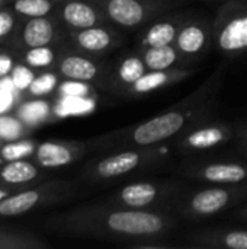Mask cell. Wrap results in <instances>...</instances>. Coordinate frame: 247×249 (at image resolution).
I'll use <instances>...</instances> for the list:
<instances>
[{
    "label": "cell",
    "instance_id": "33",
    "mask_svg": "<svg viewBox=\"0 0 247 249\" xmlns=\"http://www.w3.org/2000/svg\"><path fill=\"white\" fill-rule=\"evenodd\" d=\"M236 217L237 219H242V220H247V201L243 203V206H240L237 210H236Z\"/></svg>",
    "mask_w": 247,
    "mask_h": 249
},
{
    "label": "cell",
    "instance_id": "9",
    "mask_svg": "<svg viewBox=\"0 0 247 249\" xmlns=\"http://www.w3.org/2000/svg\"><path fill=\"white\" fill-rule=\"evenodd\" d=\"M181 178L205 184H245L247 163L237 160H189L176 168Z\"/></svg>",
    "mask_w": 247,
    "mask_h": 249
},
{
    "label": "cell",
    "instance_id": "29",
    "mask_svg": "<svg viewBox=\"0 0 247 249\" xmlns=\"http://www.w3.org/2000/svg\"><path fill=\"white\" fill-rule=\"evenodd\" d=\"M236 128V142L237 146L242 152H245L247 155V123H242L239 125L234 127Z\"/></svg>",
    "mask_w": 247,
    "mask_h": 249
},
{
    "label": "cell",
    "instance_id": "34",
    "mask_svg": "<svg viewBox=\"0 0 247 249\" xmlns=\"http://www.w3.org/2000/svg\"><path fill=\"white\" fill-rule=\"evenodd\" d=\"M12 88H15V85H13L12 80L6 79V80H1V82H0V90H9V92H10Z\"/></svg>",
    "mask_w": 247,
    "mask_h": 249
},
{
    "label": "cell",
    "instance_id": "26",
    "mask_svg": "<svg viewBox=\"0 0 247 249\" xmlns=\"http://www.w3.org/2000/svg\"><path fill=\"white\" fill-rule=\"evenodd\" d=\"M57 83V79L54 74L51 73H45L42 76H39L38 79H35L32 83H31V92L33 95H44V93H48L54 89Z\"/></svg>",
    "mask_w": 247,
    "mask_h": 249
},
{
    "label": "cell",
    "instance_id": "24",
    "mask_svg": "<svg viewBox=\"0 0 247 249\" xmlns=\"http://www.w3.org/2000/svg\"><path fill=\"white\" fill-rule=\"evenodd\" d=\"M26 60L33 67H44V66H48L52 63L54 54H52V50H49L47 45L45 47H35L26 54Z\"/></svg>",
    "mask_w": 247,
    "mask_h": 249
},
{
    "label": "cell",
    "instance_id": "28",
    "mask_svg": "<svg viewBox=\"0 0 247 249\" xmlns=\"http://www.w3.org/2000/svg\"><path fill=\"white\" fill-rule=\"evenodd\" d=\"M20 134V124L13 118H0V137L16 139Z\"/></svg>",
    "mask_w": 247,
    "mask_h": 249
},
{
    "label": "cell",
    "instance_id": "7",
    "mask_svg": "<svg viewBox=\"0 0 247 249\" xmlns=\"http://www.w3.org/2000/svg\"><path fill=\"white\" fill-rule=\"evenodd\" d=\"M175 47L181 53L185 67H195L201 63L214 47L213 18L194 10L179 29Z\"/></svg>",
    "mask_w": 247,
    "mask_h": 249
},
{
    "label": "cell",
    "instance_id": "6",
    "mask_svg": "<svg viewBox=\"0 0 247 249\" xmlns=\"http://www.w3.org/2000/svg\"><path fill=\"white\" fill-rule=\"evenodd\" d=\"M95 1L108 22L135 34L153 19L169 13L172 10L185 7L178 3L159 0H92Z\"/></svg>",
    "mask_w": 247,
    "mask_h": 249
},
{
    "label": "cell",
    "instance_id": "18",
    "mask_svg": "<svg viewBox=\"0 0 247 249\" xmlns=\"http://www.w3.org/2000/svg\"><path fill=\"white\" fill-rule=\"evenodd\" d=\"M76 153L71 147L58 143H44L38 147V160L45 168H58L71 163Z\"/></svg>",
    "mask_w": 247,
    "mask_h": 249
},
{
    "label": "cell",
    "instance_id": "2",
    "mask_svg": "<svg viewBox=\"0 0 247 249\" xmlns=\"http://www.w3.org/2000/svg\"><path fill=\"white\" fill-rule=\"evenodd\" d=\"M169 162L170 156L160 146L132 147L105 153L87 168V172L93 182L114 185L163 169Z\"/></svg>",
    "mask_w": 247,
    "mask_h": 249
},
{
    "label": "cell",
    "instance_id": "3",
    "mask_svg": "<svg viewBox=\"0 0 247 249\" xmlns=\"http://www.w3.org/2000/svg\"><path fill=\"white\" fill-rule=\"evenodd\" d=\"M188 188L191 184L185 178H135L116 188L105 203L124 209L172 213L176 201Z\"/></svg>",
    "mask_w": 247,
    "mask_h": 249
},
{
    "label": "cell",
    "instance_id": "20",
    "mask_svg": "<svg viewBox=\"0 0 247 249\" xmlns=\"http://www.w3.org/2000/svg\"><path fill=\"white\" fill-rule=\"evenodd\" d=\"M39 200V194L36 191H26L23 194L6 198L0 203V214L3 216H16L31 210Z\"/></svg>",
    "mask_w": 247,
    "mask_h": 249
},
{
    "label": "cell",
    "instance_id": "31",
    "mask_svg": "<svg viewBox=\"0 0 247 249\" xmlns=\"http://www.w3.org/2000/svg\"><path fill=\"white\" fill-rule=\"evenodd\" d=\"M12 102H13L12 93L9 90H0V112L9 109Z\"/></svg>",
    "mask_w": 247,
    "mask_h": 249
},
{
    "label": "cell",
    "instance_id": "14",
    "mask_svg": "<svg viewBox=\"0 0 247 249\" xmlns=\"http://www.w3.org/2000/svg\"><path fill=\"white\" fill-rule=\"evenodd\" d=\"M146 71L147 67L141 54L135 48L125 50L112 60L111 74L105 90H108L114 98H119V95L135 83Z\"/></svg>",
    "mask_w": 247,
    "mask_h": 249
},
{
    "label": "cell",
    "instance_id": "23",
    "mask_svg": "<svg viewBox=\"0 0 247 249\" xmlns=\"http://www.w3.org/2000/svg\"><path fill=\"white\" fill-rule=\"evenodd\" d=\"M48 112V105L45 102L41 101H35L31 104H26L22 109H20V117L22 120L28 121V123H36L39 120H42Z\"/></svg>",
    "mask_w": 247,
    "mask_h": 249
},
{
    "label": "cell",
    "instance_id": "5",
    "mask_svg": "<svg viewBox=\"0 0 247 249\" xmlns=\"http://www.w3.org/2000/svg\"><path fill=\"white\" fill-rule=\"evenodd\" d=\"M214 48L233 60L247 55V1L226 0L213 16Z\"/></svg>",
    "mask_w": 247,
    "mask_h": 249
},
{
    "label": "cell",
    "instance_id": "22",
    "mask_svg": "<svg viewBox=\"0 0 247 249\" xmlns=\"http://www.w3.org/2000/svg\"><path fill=\"white\" fill-rule=\"evenodd\" d=\"M52 4L49 0H17L15 3V9L19 13H23L26 16H45L51 10Z\"/></svg>",
    "mask_w": 247,
    "mask_h": 249
},
{
    "label": "cell",
    "instance_id": "35",
    "mask_svg": "<svg viewBox=\"0 0 247 249\" xmlns=\"http://www.w3.org/2000/svg\"><path fill=\"white\" fill-rule=\"evenodd\" d=\"M159 1H170V3H178V4H182V6H186L189 1L192 0H159Z\"/></svg>",
    "mask_w": 247,
    "mask_h": 249
},
{
    "label": "cell",
    "instance_id": "21",
    "mask_svg": "<svg viewBox=\"0 0 247 249\" xmlns=\"http://www.w3.org/2000/svg\"><path fill=\"white\" fill-rule=\"evenodd\" d=\"M36 177V168L28 162H20V160H12L3 171H1V178L6 182L12 184H19V182H28Z\"/></svg>",
    "mask_w": 247,
    "mask_h": 249
},
{
    "label": "cell",
    "instance_id": "19",
    "mask_svg": "<svg viewBox=\"0 0 247 249\" xmlns=\"http://www.w3.org/2000/svg\"><path fill=\"white\" fill-rule=\"evenodd\" d=\"M23 38L31 48L45 47L54 38V26L44 16L33 18L26 23L23 31Z\"/></svg>",
    "mask_w": 247,
    "mask_h": 249
},
{
    "label": "cell",
    "instance_id": "27",
    "mask_svg": "<svg viewBox=\"0 0 247 249\" xmlns=\"http://www.w3.org/2000/svg\"><path fill=\"white\" fill-rule=\"evenodd\" d=\"M12 82H13L15 88L26 89L33 82V73L23 66H17L12 73Z\"/></svg>",
    "mask_w": 247,
    "mask_h": 249
},
{
    "label": "cell",
    "instance_id": "25",
    "mask_svg": "<svg viewBox=\"0 0 247 249\" xmlns=\"http://www.w3.org/2000/svg\"><path fill=\"white\" fill-rule=\"evenodd\" d=\"M33 150V146L28 142L7 144L1 149V156L7 160H19L23 156H28Z\"/></svg>",
    "mask_w": 247,
    "mask_h": 249
},
{
    "label": "cell",
    "instance_id": "13",
    "mask_svg": "<svg viewBox=\"0 0 247 249\" xmlns=\"http://www.w3.org/2000/svg\"><path fill=\"white\" fill-rule=\"evenodd\" d=\"M181 247L201 249H247V229H194L183 235V242Z\"/></svg>",
    "mask_w": 247,
    "mask_h": 249
},
{
    "label": "cell",
    "instance_id": "10",
    "mask_svg": "<svg viewBox=\"0 0 247 249\" xmlns=\"http://www.w3.org/2000/svg\"><path fill=\"white\" fill-rule=\"evenodd\" d=\"M192 12L194 10H185L181 7L153 19L151 22H148L146 26H143L140 31L134 34L135 35L134 48L137 51H141L151 47H163V45L175 44L179 29L189 19Z\"/></svg>",
    "mask_w": 247,
    "mask_h": 249
},
{
    "label": "cell",
    "instance_id": "37",
    "mask_svg": "<svg viewBox=\"0 0 247 249\" xmlns=\"http://www.w3.org/2000/svg\"><path fill=\"white\" fill-rule=\"evenodd\" d=\"M4 197H6V193H4V191H1V190H0V201H1V200H3V198H4Z\"/></svg>",
    "mask_w": 247,
    "mask_h": 249
},
{
    "label": "cell",
    "instance_id": "38",
    "mask_svg": "<svg viewBox=\"0 0 247 249\" xmlns=\"http://www.w3.org/2000/svg\"><path fill=\"white\" fill-rule=\"evenodd\" d=\"M245 1H247V0H245Z\"/></svg>",
    "mask_w": 247,
    "mask_h": 249
},
{
    "label": "cell",
    "instance_id": "16",
    "mask_svg": "<svg viewBox=\"0 0 247 249\" xmlns=\"http://www.w3.org/2000/svg\"><path fill=\"white\" fill-rule=\"evenodd\" d=\"M61 18L73 29H86L100 23H108L100 7L92 0H70L61 10Z\"/></svg>",
    "mask_w": 247,
    "mask_h": 249
},
{
    "label": "cell",
    "instance_id": "32",
    "mask_svg": "<svg viewBox=\"0 0 247 249\" xmlns=\"http://www.w3.org/2000/svg\"><path fill=\"white\" fill-rule=\"evenodd\" d=\"M12 69V60L6 55H0V77L7 74Z\"/></svg>",
    "mask_w": 247,
    "mask_h": 249
},
{
    "label": "cell",
    "instance_id": "8",
    "mask_svg": "<svg viewBox=\"0 0 247 249\" xmlns=\"http://www.w3.org/2000/svg\"><path fill=\"white\" fill-rule=\"evenodd\" d=\"M236 137V128L224 121L205 118L197 121L176 137L175 149L188 156L226 146Z\"/></svg>",
    "mask_w": 247,
    "mask_h": 249
},
{
    "label": "cell",
    "instance_id": "30",
    "mask_svg": "<svg viewBox=\"0 0 247 249\" xmlns=\"http://www.w3.org/2000/svg\"><path fill=\"white\" fill-rule=\"evenodd\" d=\"M12 25H13L12 16L9 13L0 12V36L6 35L12 29Z\"/></svg>",
    "mask_w": 247,
    "mask_h": 249
},
{
    "label": "cell",
    "instance_id": "15",
    "mask_svg": "<svg viewBox=\"0 0 247 249\" xmlns=\"http://www.w3.org/2000/svg\"><path fill=\"white\" fill-rule=\"evenodd\" d=\"M112 61L95 60L90 55L71 54L61 60L60 71L64 77L74 82H95L105 89Z\"/></svg>",
    "mask_w": 247,
    "mask_h": 249
},
{
    "label": "cell",
    "instance_id": "1",
    "mask_svg": "<svg viewBox=\"0 0 247 249\" xmlns=\"http://www.w3.org/2000/svg\"><path fill=\"white\" fill-rule=\"evenodd\" d=\"M224 83V67L218 66L195 90L153 118L122 127L96 139V147L111 153L132 147L162 146L176 139L197 121L210 118L217 108Z\"/></svg>",
    "mask_w": 247,
    "mask_h": 249
},
{
    "label": "cell",
    "instance_id": "4",
    "mask_svg": "<svg viewBox=\"0 0 247 249\" xmlns=\"http://www.w3.org/2000/svg\"><path fill=\"white\" fill-rule=\"evenodd\" d=\"M247 201L245 184H210L201 188H188L176 201L172 214L185 220L210 219Z\"/></svg>",
    "mask_w": 247,
    "mask_h": 249
},
{
    "label": "cell",
    "instance_id": "36",
    "mask_svg": "<svg viewBox=\"0 0 247 249\" xmlns=\"http://www.w3.org/2000/svg\"><path fill=\"white\" fill-rule=\"evenodd\" d=\"M204 1H208V3H223V1H226V0H204Z\"/></svg>",
    "mask_w": 247,
    "mask_h": 249
},
{
    "label": "cell",
    "instance_id": "17",
    "mask_svg": "<svg viewBox=\"0 0 247 249\" xmlns=\"http://www.w3.org/2000/svg\"><path fill=\"white\" fill-rule=\"evenodd\" d=\"M146 63L147 70H166L172 67H185L181 53L175 44L163 47H151L138 51Z\"/></svg>",
    "mask_w": 247,
    "mask_h": 249
},
{
    "label": "cell",
    "instance_id": "11",
    "mask_svg": "<svg viewBox=\"0 0 247 249\" xmlns=\"http://www.w3.org/2000/svg\"><path fill=\"white\" fill-rule=\"evenodd\" d=\"M128 41V32L109 22L86 29H79L74 35V42L82 53L98 57L124 48Z\"/></svg>",
    "mask_w": 247,
    "mask_h": 249
},
{
    "label": "cell",
    "instance_id": "12",
    "mask_svg": "<svg viewBox=\"0 0 247 249\" xmlns=\"http://www.w3.org/2000/svg\"><path fill=\"white\" fill-rule=\"evenodd\" d=\"M197 67H172L166 70H147L135 83L127 88L119 99H144L163 89L172 88L197 73Z\"/></svg>",
    "mask_w": 247,
    "mask_h": 249
}]
</instances>
